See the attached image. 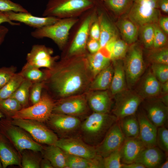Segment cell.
Wrapping results in <instances>:
<instances>
[{"label":"cell","mask_w":168,"mask_h":168,"mask_svg":"<svg viewBox=\"0 0 168 168\" xmlns=\"http://www.w3.org/2000/svg\"><path fill=\"white\" fill-rule=\"evenodd\" d=\"M86 54L63 57L51 69L45 70L44 89L58 100L87 92L93 78Z\"/></svg>","instance_id":"6da1fadb"},{"label":"cell","mask_w":168,"mask_h":168,"mask_svg":"<svg viewBox=\"0 0 168 168\" xmlns=\"http://www.w3.org/2000/svg\"><path fill=\"white\" fill-rule=\"evenodd\" d=\"M118 120L113 114L93 112L82 122L79 137L87 144L96 147Z\"/></svg>","instance_id":"7a4b0ae2"},{"label":"cell","mask_w":168,"mask_h":168,"mask_svg":"<svg viewBox=\"0 0 168 168\" xmlns=\"http://www.w3.org/2000/svg\"><path fill=\"white\" fill-rule=\"evenodd\" d=\"M96 3V0H49L43 16L59 19L77 17L94 7Z\"/></svg>","instance_id":"3957f363"},{"label":"cell","mask_w":168,"mask_h":168,"mask_svg":"<svg viewBox=\"0 0 168 168\" xmlns=\"http://www.w3.org/2000/svg\"><path fill=\"white\" fill-rule=\"evenodd\" d=\"M0 132L21 154L24 150L41 152L43 149L26 131L12 123L11 119H0Z\"/></svg>","instance_id":"277c9868"},{"label":"cell","mask_w":168,"mask_h":168,"mask_svg":"<svg viewBox=\"0 0 168 168\" xmlns=\"http://www.w3.org/2000/svg\"><path fill=\"white\" fill-rule=\"evenodd\" d=\"M78 20L77 17L60 19L53 24L36 29L31 35L37 39H50L60 49H62L67 43L71 29Z\"/></svg>","instance_id":"5b68a950"},{"label":"cell","mask_w":168,"mask_h":168,"mask_svg":"<svg viewBox=\"0 0 168 168\" xmlns=\"http://www.w3.org/2000/svg\"><path fill=\"white\" fill-rule=\"evenodd\" d=\"M159 0H133L128 18L141 27L157 23L159 19Z\"/></svg>","instance_id":"8992f818"},{"label":"cell","mask_w":168,"mask_h":168,"mask_svg":"<svg viewBox=\"0 0 168 168\" xmlns=\"http://www.w3.org/2000/svg\"><path fill=\"white\" fill-rule=\"evenodd\" d=\"M55 101L46 91L43 90L40 100L31 106L22 108L12 119H20L46 121L52 113Z\"/></svg>","instance_id":"52a82bcc"},{"label":"cell","mask_w":168,"mask_h":168,"mask_svg":"<svg viewBox=\"0 0 168 168\" xmlns=\"http://www.w3.org/2000/svg\"><path fill=\"white\" fill-rule=\"evenodd\" d=\"M124 64L126 83L128 86L134 85L143 73L145 68L141 47L133 44L128 48Z\"/></svg>","instance_id":"ba28073f"},{"label":"cell","mask_w":168,"mask_h":168,"mask_svg":"<svg viewBox=\"0 0 168 168\" xmlns=\"http://www.w3.org/2000/svg\"><path fill=\"white\" fill-rule=\"evenodd\" d=\"M13 124L27 132L38 143L48 145L55 144L58 138L52 130L42 122L20 119H11Z\"/></svg>","instance_id":"9c48e42d"},{"label":"cell","mask_w":168,"mask_h":168,"mask_svg":"<svg viewBox=\"0 0 168 168\" xmlns=\"http://www.w3.org/2000/svg\"><path fill=\"white\" fill-rule=\"evenodd\" d=\"M113 114L118 120L135 114L143 99L137 92L126 89L114 96Z\"/></svg>","instance_id":"30bf717a"},{"label":"cell","mask_w":168,"mask_h":168,"mask_svg":"<svg viewBox=\"0 0 168 168\" xmlns=\"http://www.w3.org/2000/svg\"><path fill=\"white\" fill-rule=\"evenodd\" d=\"M96 5L91 9V14L82 21L69 48L67 57L86 55L87 43L89 39L90 30L96 19Z\"/></svg>","instance_id":"8fae6325"},{"label":"cell","mask_w":168,"mask_h":168,"mask_svg":"<svg viewBox=\"0 0 168 168\" xmlns=\"http://www.w3.org/2000/svg\"><path fill=\"white\" fill-rule=\"evenodd\" d=\"M86 93L58 100L55 101L52 113L78 117L86 114L90 108Z\"/></svg>","instance_id":"7c38bea8"},{"label":"cell","mask_w":168,"mask_h":168,"mask_svg":"<svg viewBox=\"0 0 168 168\" xmlns=\"http://www.w3.org/2000/svg\"><path fill=\"white\" fill-rule=\"evenodd\" d=\"M46 122L52 130L61 137L60 138L74 137L78 134L82 123L79 117L53 113Z\"/></svg>","instance_id":"4fadbf2b"},{"label":"cell","mask_w":168,"mask_h":168,"mask_svg":"<svg viewBox=\"0 0 168 168\" xmlns=\"http://www.w3.org/2000/svg\"><path fill=\"white\" fill-rule=\"evenodd\" d=\"M55 144L70 155L87 158H94L98 156L95 147L87 144L79 137L61 138Z\"/></svg>","instance_id":"5bb4252c"},{"label":"cell","mask_w":168,"mask_h":168,"mask_svg":"<svg viewBox=\"0 0 168 168\" xmlns=\"http://www.w3.org/2000/svg\"><path fill=\"white\" fill-rule=\"evenodd\" d=\"M125 138L117 121L111 127L102 141L95 147L97 155L103 158L107 156L120 148Z\"/></svg>","instance_id":"9a60e30c"},{"label":"cell","mask_w":168,"mask_h":168,"mask_svg":"<svg viewBox=\"0 0 168 168\" xmlns=\"http://www.w3.org/2000/svg\"><path fill=\"white\" fill-rule=\"evenodd\" d=\"M52 49L42 44H34L26 57V63L38 68L51 69L58 59V56H52Z\"/></svg>","instance_id":"2e32d148"},{"label":"cell","mask_w":168,"mask_h":168,"mask_svg":"<svg viewBox=\"0 0 168 168\" xmlns=\"http://www.w3.org/2000/svg\"><path fill=\"white\" fill-rule=\"evenodd\" d=\"M145 99L142 106L146 116L157 128L164 126L168 120V106L156 97Z\"/></svg>","instance_id":"e0dca14e"},{"label":"cell","mask_w":168,"mask_h":168,"mask_svg":"<svg viewBox=\"0 0 168 168\" xmlns=\"http://www.w3.org/2000/svg\"><path fill=\"white\" fill-rule=\"evenodd\" d=\"M88 105L93 112L109 113L112 101L107 90L89 91L86 93Z\"/></svg>","instance_id":"ac0fdd59"},{"label":"cell","mask_w":168,"mask_h":168,"mask_svg":"<svg viewBox=\"0 0 168 168\" xmlns=\"http://www.w3.org/2000/svg\"><path fill=\"white\" fill-rule=\"evenodd\" d=\"M9 19L12 21H17L23 23L30 26L39 29L54 23L60 19L50 16L38 17L32 15L28 12H6Z\"/></svg>","instance_id":"d6986e66"},{"label":"cell","mask_w":168,"mask_h":168,"mask_svg":"<svg viewBox=\"0 0 168 168\" xmlns=\"http://www.w3.org/2000/svg\"><path fill=\"white\" fill-rule=\"evenodd\" d=\"M136 116L139 126L138 138L146 147L157 146V127L148 119L143 112H139Z\"/></svg>","instance_id":"ffe728a7"},{"label":"cell","mask_w":168,"mask_h":168,"mask_svg":"<svg viewBox=\"0 0 168 168\" xmlns=\"http://www.w3.org/2000/svg\"><path fill=\"white\" fill-rule=\"evenodd\" d=\"M0 160L3 168L13 165L21 166V154L0 132Z\"/></svg>","instance_id":"44dd1931"},{"label":"cell","mask_w":168,"mask_h":168,"mask_svg":"<svg viewBox=\"0 0 168 168\" xmlns=\"http://www.w3.org/2000/svg\"><path fill=\"white\" fill-rule=\"evenodd\" d=\"M165 159V155L163 151L154 146L145 147L135 162L142 164L146 168H158Z\"/></svg>","instance_id":"7402d4cb"},{"label":"cell","mask_w":168,"mask_h":168,"mask_svg":"<svg viewBox=\"0 0 168 168\" xmlns=\"http://www.w3.org/2000/svg\"><path fill=\"white\" fill-rule=\"evenodd\" d=\"M146 147L138 138H126L119 149L121 161L129 164L135 161L141 151Z\"/></svg>","instance_id":"603a6c76"},{"label":"cell","mask_w":168,"mask_h":168,"mask_svg":"<svg viewBox=\"0 0 168 168\" xmlns=\"http://www.w3.org/2000/svg\"><path fill=\"white\" fill-rule=\"evenodd\" d=\"M161 85L152 72H148L143 79L137 93L143 99L155 97L161 93Z\"/></svg>","instance_id":"cb8c5ba5"},{"label":"cell","mask_w":168,"mask_h":168,"mask_svg":"<svg viewBox=\"0 0 168 168\" xmlns=\"http://www.w3.org/2000/svg\"><path fill=\"white\" fill-rule=\"evenodd\" d=\"M66 154L67 168H102L103 158L98 155L92 158H87Z\"/></svg>","instance_id":"d4e9b609"},{"label":"cell","mask_w":168,"mask_h":168,"mask_svg":"<svg viewBox=\"0 0 168 168\" xmlns=\"http://www.w3.org/2000/svg\"><path fill=\"white\" fill-rule=\"evenodd\" d=\"M114 73L110 87L113 96L126 89V81L124 64L120 60L113 62Z\"/></svg>","instance_id":"484cf974"},{"label":"cell","mask_w":168,"mask_h":168,"mask_svg":"<svg viewBox=\"0 0 168 168\" xmlns=\"http://www.w3.org/2000/svg\"><path fill=\"white\" fill-rule=\"evenodd\" d=\"M86 58L93 79L100 72L109 66L111 61L109 56L100 49L95 53L87 54Z\"/></svg>","instance_id":"4316f807"},{"label":"cell","mask_w":168,"mask_h":168,"mask_svg":"<svg viewBox=\"0 0 168 168\" xmlns=\"http://www.w3.org/2000/svg\"><path fill=\"white\" fill-rule=\"evenodd\" d=\"M44 157L51 162L54 168H66V153L55 144L44 147L41 151Z\"/></svg>","instance_id":"83f0119b"},{"label":"cell","mask_w":168,"mask_h":168,"mask_svg":"<svg viewBox=\"0 0 168 168\" xmlns=\"http://www.w3.org/2000/svg\"><path fill=\"white\" fill-rule=\"evenodd\" d=\"M113 73V66L110 64L100 72L93 79L90 84L89 91L106 90L109 88Z\"/></svg>","instance_id":"f1b7e54d"},{"label":"cell","mask_w":168,"mask_h":168,"mask_svg":"<svg viewBox=\"0 0 168 168\" xmlns=\"http://www.w3.org/2000/svg\"><path fill=\"white\" fill-rule=\"evenodd\" d=\"M128 44L124 40L116 37L110 40L103 49H105L111 61L113 62L125 57L129 48Z\"/></svg>","instance_id":"f546056e"},{"label":"cell","mask_w":168,"mask_h":168,"mask_svg":"<svg viewBox=\"0 0 168 168\" xmlns=\"http://www.w3.org/2000/svg\"><path fill=\"white\" fill-rule=\"evenodd\" d=\"M100 30L99 42L100 49L104 48L112 39L117 37V31L113 24L104 15L100 16L98 21Z\"/></svg>","instance_id":"4dcf8cb0"},{"label":"cell","mask_w":168,"mask_h":168,"mask_svg":"<svg viewBox=\"0 0 168 168\" xmlns=\"http://www.w3.org/2000/svg\"><path fill=\"white\" fill-rule=\"evenodd\" d=\"M118 120L120 129L125 137L138 138L139 126L135 114L125 117Z\"/></svg>","instance_id":"1f68e13d"},{"label":"cell","mask_w":168,"mask_h":168,"mask_svg":"<svg viewBox=\"0 0 168 168\" xmlns=\"http://www.w3.org/2000/svg\"><path fill=\"white\" fill-rule=\"evenodd\" d=\"M118 26L124 40L128 44H133L137 40L138 26L129 19H124L119 23Z\"/></svg>","instance_id":"d6a6232c"},{"label":"cell","mask_w":168,"mask_h":168,"mask_svg":"<svg viewBox=\"0 0 168 168\" xmlns=\"http://www.w3.org/2000/svg\"><path fill=\"white\" fill-rule=\"evenodd\" d=\"M18 73L24 79L29 81L33 84L45 81L47 77L45 70L41 71L39 68L27 63Z\"/></svg>","instance_id":"836d02e7"},{"label":"cell","mask_w":168,"mask_h":168,"mask_svg":"<svg viewBox=\"0 0 168 168\" xmlns=\"http://www.w3.org/2000/svg\"><path fill=\"white\" fill-rule=\"evenodd\" d=\"M33 83L24 79L10 97L14 98L21 105L22 108L26 107L28 103L30 92Z\"/></svg>","instance_id":"e575fe53"},{"label":"cell","mask_w":168,"mask_h":168,"mask_svg":"<svg viewBox=\"0 0 168 168\" xmlns=\"http://www.w3.org/2000/svg\"><path fill=\"white\" fill-rule=\"evenodd\" d=\"M22 107L15 99L12 97L0 100V112L5 118L12 119Z\"/></svg>","instance_id":"d590c367"},{"label":"cell","mask_w":168,"mask_h":168,"mask_svg":"<svg viewBox=\"0 0 168 168\" xmlns=\"http://www.w3.org/2000/svg\"><path fill=\"white\" fill-rule=\"evenodd\" d=\"M24 80L19 73H16L9 81L0 89V100L10 97Z\"/></svg>","instance_id":"8d00e7d4"},{"label":"cell","mask_w":168,"mask_h":168,"mask_svg":"<svg viewBox=\"0 0 168 168\" xmlns=\"http://www.w3.org/2000/svg\"><path fill=\"white\" fill-rule=\"evenodd\" d=\"M26 150L21 153V166L23 168H40L42 159L35 152L31 150Z\"/></svg>","instance_id":"74e56055"},{"label":"cell","mask_w":168,"mask_h":168,"mask_svg":"<svg viewBox=\"0 0 168 168\" xmlns=\"http://www.w3.org/2000/svg\"><path fill=\"white\" fill-rule=\"evenodd\" d=\"M133 0H104V5L111 11L117 14L122 13L129 10Z\"/></svg>","instance_id":"f35d334b"},{"label":"cell","mask_w":168,"mask_h":168,"mask_svg":"<svg viewBox=\"0 0 168 168\" xmlns=\"http://www.w3.org/2000/svg\"><path fill=\"white\" fill-rule=\"evenodd\" d=\"M140 27L141 39L144 45L147 49L152 48L154 34L153 24H147Z\"/></svg>","instance_id":"ab89813d"},{"label":"cell","mask_w":168,"mask_h":168,"mask_svg":"<svg viewBox=\"0 0 168 168\" xmlns=\"http://www.w3.org/2000/svg\"><path fill=\"white\" fill-rule=\"evenodd\" d=\"M152 63L168 65V49L167 47H162L155 49L149 56Z\"/></svg>","instance_id":"60d3db41"},{"label":"cell","mask_w":168,"mask_h":168,"mask_svg":"<svg viewBox=\"0 0 168 168\" xmlns=\"http://www.w3.org/2000/svg\"><path fill=\"white\" fill-rule=\"evenodd\" d=\"M156 137V145L163 152H168V130L164 126L158 128Z\"/></svg>","instance_id":"b9f144b4"},{"label":"cell","mask_w":168,"mask_h":168,"mask_svg":"<svg viewBox=\"0 0 168 168\" xmlns=\"http://www.w3.org/2000/svg\"><path fill=\"white\" fill-rule=\"evenodd\" d=\"M152 72L161 83L168 81V65L152 63Z\"/></svg>","instance_id":"7bdbcfd3"},{"label":"cell","mask_w":168,"mask_h":168,"mask_svg":"<svg viewBox=\"0 0 168 168\" xmlns=\"http://www.w3.org/2000/svg\"><path fill=\"white\" fill-rule=\"evenodd\" d=\"M103 166L105 168H121V157L119 149L116 150L103 158Z\"/></svg>","instance_id":"ee69618b"},{"label":"cell","mask_w":168,"mask_h":168,"mask_svg":"<svg viewBox=\"0 0 168 168\" xmlns=\"http://www.w3.org/2000/svg\"><path fill=\"white\" fill-rule=\"evenodd\" d=\"M44 81L33 83L30 88L29 99L32 104L39 101L44 88Z\"/></svg>","instance_id":"f6af8a7d"},{"label":"cell","mask_w":168,"mask_h":168,"mask_svg":"<svg viewBox=\"0 0 168 168\" xmlns=\"http://www.w3.org/2000/svg\"><path fill=\"white\" fill-rule=\"evenodd\" d=\"M153 25L154 34L153 48L156 49L163 47L167 42V39L166 34L157 23Z\"/></svg>","instance_id":"bcb514c9"},{"label":"cell","mask_w":168,"mask_h":168,"mask_svg":"<svg viewBox=\"0 0 168 168\" xmlns=\"http://www.w3.org/2000/svg\"><path fill=\"white\" fill-rule=\"evenodd\" d=\"M16 67H3L0 68V89L6 84L16 73Z\"/></svg>","instance_id":"7dc6e473"},{"label":"cell","mask_w":168,"mask_h":168,"mask_svg":"<svg viewBox=\"0 0 168 168\" xmlns=\"http://www.w3.org/2000/svg\"><path fill=\"white\" fill-rule=\"evenodd\" d=\"M0 11L16 12H28L25 8L20 4L10 0H0Z\"/></svg>","instance_id":"c3c4849f"},{"label":"cell","mask_w":168,"mask_h":168,"mask_svg":"<svg viewBox=\"0 0 168 168\" xmlns=\"http://www.w3.org/2000/svg\"><path fill=\"white\" fill-rule=\"evenodd\" d=\"M100 30L98 21L96 20L92 24L90 30L89 35L90 38L99 41Z\"/></svg>","instance_id":"681fc988"},{"label":"cell","mask_w":168,"mask_h":168,"mask_svg":"<svg viewBox=\"0 0 168 168\" xmlns=\"http://www.w3.org/2000/svg\"><path fill=\"white\" fill-rule=\"evenodd\" d=\"M87 48L90 54H94L100 49L99 41L91 38L89 39L87 43Z\"/></svg>","instance_id":"f907efd6"},{"label":"cell","mask_w":168,"mask_h":168,"mask_svg":"<svg viewBox=\"0 0 168 168\" xmlns=\"http://www.w3.org/2000/svg\"><path fill=\"white\" fill-rule=\"evenodd\" d=\"M7 22L12 26H19L20 23L11 21L8 18L6 12L0 11V25L2 23Z\"/></svg>","instance_id":"816d5d0a"},{"label":"cell","mask_w":168,"mask_h":168,"mask_svg":"<svg viewBox=\"0 0 168 168\" xmlns=\"http://www.w3.org/2000/svg\"><path fill=\"white\" fill-rule=\"evenodd\" d=\"M159 26L162 30L166 34H168V17H163L159 19Z\"/></svg>","instance_id":"f5cc1de1"},{"label":"cell","mask_w":168,"mask_h":168,"mask_svg":"<svg viewBox=\"0 0 168 168\" xmlns=\"http://www.w3.org/2000/svg\"><path fill=\"white\" fill-rule=\"evenodd\" d=\"M8 31V29L7 27L0 25V45L3 42Z\"/></svg>","instance_id":"db71d44e"},{"label":"cell","mask_w":168,"mask_h":168,"mask_svg":"<svg viewBox=\"0 0 168 168\" xmlns=\"http://www.w3.org/2000/svg\"><path fill=\"white\" fill-rule=\"evenodd\" d=\"M122 168H145L142 164L136 162H133L129 164L122 163Z\"/></svg>","instance_id":"11a10c76"},{"label":"cell","mask_w":168,"mask_h":168,"mask_svg":"<svg viewBox=\"0 0 168 168\" xmlns=\"http://www.w3.org/2000/svg\"><path fill=\"white\" fill-rule=\"evenodd\" d=\"M159 8L164 12H168V0H159Z\"/></svg>","instance_id":"9f6ffc18"},{"label":"cell","mask_w":168,"mask_h":168,"mask_svg":"<svg viewBox=\"0 0 168 168\" xmlns=\"http://www.w3.org/2000/svg\"><path fill=\"white\" fill-rule=\"evenodd\" d=\"M40 167L41 168H54L49 161L45 158L41 159L40 163Z\"/></svg>","instance_id":"6f0895ef"},{"label":"cell","mask_w":168,"mask_h":168,"mask_svg":"<svg viewBox=\"0 0 168 168\" xmlns=\"http://www.w3.org/2000/svg\"><path fill=\"white\" fill-rule=\"evenodd\" d=\"M161 93H162L163 95L168 94V81L161 83Z\"/></svg>","instance_id":"680465c9"},{"label":"cell","mask_w":168,"mask_h":168,"mask_svg":"<svg viewBox=\"0 0 168 168\" xmlns=\"http://www.w3.org/2000/svg\"><path fill=\"white\" fill-rule=\"evenodd\" d=\"M161 101L166 105H168V94L163 95L159 98Z\"/></svg>","instance_id":"91938a15"},{"label":"cell","mask_w":168,"mask_h":168,"mask_svg":"<svg viewBox=\"0 0 168 168\" xmlns=\"http://www.w3.org/2000/svg\"><path fill=\"white\" fill-rule=\"evenodd\" d=\"M160 168H168V158H166L165 161L158 167Z\"/></svg>","instance_id":"94428289"},{"label":"cell","mask_w":168,"mask_h":168,"mask_svg":"<svg viewBox=\"0 0 168 168\" xmlns=\"http://www.w3.org/2000/svg\"><path fill=\"white\" fill-rule=\"evenodd\" d=\"M3 118H5V117L4 115L0 112V119Z\"/></svg>","instance_id":"6125c7cd"},{"label":"cell","mask_w":168,"mask_h":168,"mask_svg":"<svg viewBox=\"0 0 168 168\" xmlns=\"http://www.w3.org/2000/svg\"><path fill=\"white\" fill-rule=\"evenodd\" d=\"M2 168L1 160H0V168Z\"/></svg>","instance_id":"be15d7a7"},{"label":"cell","mask_w":168,"mask_h":168,"mask_svg":"<svg viewBox=\"0 0 168 168\" xmlns=\"http://www.w3.org/2000/svg\"><path fill=\"white\" fill-rule=\"evenodd\" d=\"M96 0L103 1L104 0Z\"/></svg>","instance_id":"e7e4bbea"}]
</instances>
